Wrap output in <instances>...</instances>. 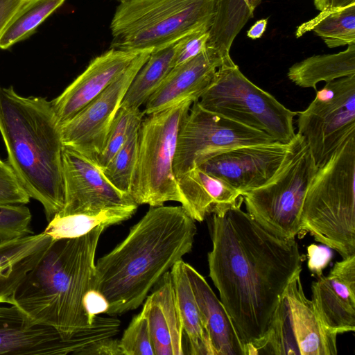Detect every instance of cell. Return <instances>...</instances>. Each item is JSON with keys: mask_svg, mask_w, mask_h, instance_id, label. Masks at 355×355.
<instances>
[{"mask_svg": "<svg viewBox=\"0 0 355 355\" xmlns=\"http://www.w3.org/2000/svg\"><path fill=\"white\" fill-rule=\"evenodd\" d=\"M209 28H202L178 40V46L173 60V68L193 58L207 45Z\"/></svg>", "mask_w": 355, "mask_h": 355, "instance_id": "obj_35", "label": "cell"}, {"mask_svg": "<svg viewBox=\"0 0 355 355\" xmlns=\"http://www.w3.org/2000/svg\"><path fill=\"white\" fill-rule=\"evenodd\" d=\"M242 202L212 214L207 260L209 277L246 355H254L282 294L302 271L304 256L295 239L268 232L241 209Z\"/></svg>", "mask_w": 355, "mask_h": 355, "instance_id": "obj_1", "label": "cell"}, {"mask_svg": "<svg viewBox=\"0 0 355 355\" xmlns=\"http://www.w3.org/2000/svg\"><path fill=\"white\" fill-rule=\"evenodd\" d=\"M185 99L147 114L138 130V153L130 196L137 205L181 202L173 159L180 123L193 103Z\"/></svg>", "mask_w": 355, "mask_h": 355, "instance_id": "obj_7", "label": "cell"}, {"mask_svg": "<svg viewBox=\"0 0 355 355\" xmlns=\"http://www.w3.org/2000/svg\"><path fill=\"white\" fill-rule=\"evenodd\" d=\"M150 53L148 51L140 53L114 82L73 118L61 124L64 146L96 164L123 97Z\"/></svg>", "mask_w": 355, "mask_h": 355, "instance_id": "obj_13", "label": "cell"}, {"mask_svg": "<svg viewBox=\"0 0 355 355\" xmlns=\"http://www.w3.org/2000/svg\"><path fill=\"white\" fill-rule=\"evenodd\" d=\"M355 75V43L333 54L316 55L293 64L288 78L296 85L316 89V85Z\"/></svg>", "mask_w": 355, "mask_h": 355, "instance_id": "obj_25", "label": "cell"}, {"mask_svg": "<svg viewBox=\"0 0 355 355\" xmlns=\"http://www.w3.org/2000/svg\"><path fill=\"white\" fill-rule=\"evenodd\" d=\"M355 3V0H321L318 10L320 11L329 8L343 7Z\"/></svg>", "mask_w": 355, "mask_h": 355, "instance_id": "obj_41", "label": "cell"}, {"mask_svg": "<svg viewBox=\"0 0 355 355\" xmlns=\"http://www.w3.org/2000/svg\"><path fill=\"white\" fill-rule=\"evenodd\" d=\"M30 199L10 166L0 159V204L26 205Z\"/></svg>", "mask_w": 355, "mask_h": 355, "instance_id": "obj_34", "label": "cell"}, {"mask_svg": "<svg viewBox=\"0 0 355 355\" xmlns=\"http://www.w3.org/2000/svg\"><path fill=\"white\" fill-rule=\"evenodd\" d=\"M292 142L237 147L209 158L199 167L223 180L242 196L263 186L276 175Z\"/></svg>", "mask_w": 355, "mask_h": 355, "instance_id": "obj_16", "label": "cell"}, {"mask_svg": "<svg viewBox=\"0 0 355 355\" xmlns=\"http://www.w3.org/2000/svg\"><path fill=\"white\" fill-rule=\"evenodd\" d=\"M83 305L90 324L93 323L96 315L106 313L109 308L105 297L96 289L89 290L85 294Z\"/></svg>", "mask_w": 355, "mask_h": 355, "instance_id": "obj_37", "label": "cell"}, {"mask_svg": "<svg viewBox=\"0 0 355 355\" xmlns=\"http://www.w3.org/2000/svg\"><path fill=\"white\" fill-rule=\"evenodd\" d=\"M146 316L155 355H182L184 334L170 271H167L145 300Z\"/></svg>", "mask_w": 355, "mask_h": 355, "instance_id": "obj_20", "label": "cell"}, {"mask_svg": "<svg viewBox=\"0 0 355 355\" xmlns=\"http://www.w3.org/2000/svg\"><path fill=\"white\" fill-rule=\"evenodd\" d=\"M0 133L7 163L49 222L64 202L61 124L51 102L0 85Z\"/></svg>", "mask_w": 355, "mask_h": 355, "instance_id": "obj_4", "label": "cell"}, {"mask_svg": "<svg viewBox=\"0 0 355 355\" xmlns=\"http://www.w3.org/2000/svg\"><path fill=\"white\" fill-rule=\"evenodd\" d=\"M105 228L100 225L80 237L53 240L27 274L12 305L65 339L87 329L92 324L83 300L89 290L94 289L95 254Z\"/></svg>", "mask_w": 355, "mask_h": 355, "instance_id": "obj_3", "label": "cell"}, {"mask_svg": "<svg viewBox=\"0 0 355 355\" xmlns=\"http://www.w3.org/2000/svg\"><path fill=\"white\" fill-rule=\"evenodd\" d=\"M144 112L140 109H125L120 107L108 132L103 150L96 164L103 169L125 143L132 126L142 121Z\"/></svg>", "mask_w": 355, "mask_h": 355, "instance_id": "obj_31", "label": "cell"}, {"mask_svg": "<svg viewBox=\"0 0 355 355\" xmlns=\"http://www.w3.org/2000/svg\"><path fill=\"white\" fill-rule=\"evenodd\" d=\"M52 241L42 232L0 241V304H12L17 291Z\"/></svg>", "mask_w": 355, "mask_h": 355, "instance_id": "obj_23", "label": "cell"}, {"mask_svg": "<svg viewBox=\"0 0 355 355\" xmlns=\"http://www.w3.org/2000/svg\"><path fill=\"white\" fill-rule=\"evenodd\" d=\"M140 53L110 48L94 58L85 70L51 101L60 124L73 118L114 82Z\"/></svg>", "mask_w": 355, "mask_h": 355, "instance_id": "obj_17", "label": "cell"}, {"mask_svg": "<svg viewBox=\"0 0 355 355\" xmlns=\"http://www.w3.org/2000/svg\"><path fill=\"white\" fill-rule=\"evenodd\" d=\"M275 141L266 133L191 105L179 128L173 159L176 178L209 158L237 147Z\"/></svg>", "mask_w": 355, "mask_h": 355, "instance_id": "obj_12", "label": "cell"}, {"mask_svg": "<svg viewBox=\"0 0 355 355\" xmlns=\"http://www.w3.org/2000/svg\"><path fill=\"white\" fill-rule=\"evenodd\" d=\"M242 2H243V3L244 4V3H243V0H242ZM244 6H245V4H244Z\"/></svg>", "mask_w": 355, "mask_h": 355, "instance_id": "obj_44", "label": "cell"}, {"mask_svg": "<svg viewBox=\"0 0 355 355\" xmlns=\"http://www.w3.org/2000/svg\"><path fill=\"white\" fill-rule=\"evenodd\" d=\"M311 31L329 48L355 43V3L321 10L316 17L297 28L296 37Z\"/></svg>", "mask_w": 355, "mask_h": 355, "instance_id": "obj_28", "label": "cell"}, {"mask_svg": "<svg viewBox=\"0 0 355 355\" xmlns=\"http://www.w3.org/2000/svg\"><path fill=\"white\" fill-rule=\"evenodd\" d=\"M184 268L214 355H246L228 313L205 277L186 262Z\"/></svg>", "mask_w": 355, "mask_h": 355, "instance_id": "obj_22", "label": "cell"}, {"mask_svg": "<svg viewBox=\"0 0 355 355\" xmlns=\"http://www.w3.org/2000/svg\"><path fill=\"white\" fill-rule=\"evenodd\" d=\"M216 0H125L110 24V49L153 51L211 28Z\"/></svg>", "mask_w": 355, "mask_h": 355, "instance_id": "obj_6", "label": "cell"}, {"mask_svg": "<svg viewBox=\"0 0 355 355\" xmlns=\"http://www.w3.org/2000/svg\"><path fill=\"white\" fill-rule=\"evenodd\" d=\"M297 115L296 134L304 139L318 168L355 135V75L326 83Z\"/></svg>", "mask_w": 355, "mask_h": 355, "instance_id": "obj_11", "label": "cell"}, {"mask_svg": "<svg viewBox=\"0 0 355 355\" xmlns=\"http://www.w3.org/2000/svg\"><path fill=\"white\" fill-rule=\"evenodd\" d=\"M300 274L295 275L282 294L254 355L337 354L338 334L321 322L311 300L304 294Z\"/></svg>", "mask_w": 355, "mask_h": 355, "instance_id": "obj_10", "label": "cell"}, {"mask_svg": "<svg viewBox=\"0 0 355 355\" xmlns=\"http://www.w3.org/2000/svg\"><path fill=\"white\" fill-rule=\"evenodd\" d=\"M137 207V204H131L109 207L94 213L55 214L49 221L44 232L52 240L80 237L98 226L107 227L129 219L136 212Z\"/></svg>", "mask_w": 355, "mask_h": 355, "instance_id": "obj_26", "label": "cell"}, {"mask_svg": "<svg viewBox=\"0 0 355 355\" xmlns=\"http://www.w3.org/2000/svg\"><path fill=\"white\" fill-rule=\"evenodd\" d=\"M230 58L224 57L214 47L207 45L200 54L170 71L145 103L143 112L149 114L187 98L198 101L218 69Z\"/></svg>", "mask_w": 355, "mask_h": 355, "instance_id": "obj_19", "label": "cell"}, {"mask_svg": "<svg viewBox=\"0 0 355 355\" xmlns=\"http://www.w3.org/2000/svg\"><path fill=\"white\" fill-rule=\"evenodd\" d=\"M26 0H0V37Z\"/></svg>", "mask_w": 355, "mask_h": 355, "instance_id": "obj_38", "label": "cell"}, {"mask_svg": "<svg viewBox=\"0 0 355 355\" xmlns=\"http://www.w3.org/2000/svg\"><path fill=\"white\" fill-rule=\"evenodd\" d=\"M180 259L171 268L183 332L186 335L189 353L192 355H214L210 339L184 268Z\"/></svg>", "mask_w": 355, "mask_h": 355, "instance_id": "obj_24", "label": "cell"}, {"mask_svg": "<svg viewBox=\"0 0 355 355\" xmlns=\"http://www.w3.org/2000/svg\"><path fill=\"white\" fill-rule=\"evenodd\" d=\"M116 1L121 2V1H125V0H116Z\"/></svg>", "mask_w": 355, "mask_h": 355, "instance_id": "obj_43", "label": "cell"}, {"mask_svg": "<svg viewBox=\"0 0 355 355\" xmlns=\"http://www.w3.org/2000/svg\"><path fill=\"white\" fill-rule=\"evenodd\" d=\"M313 1H314V4H315L316 8L318 9V8L320 5L321 0H313Z\"/></svg>", "mask_w": 355, "mask_h": 355, "instance_id": "obj_42", "label": "cell"}, {"mask_svg": "<svg viewBox=\"0 0 355 355\" xmlns=\"http://www.w3.org/2000/svg\"><path fill=\"white\" fill-rule=\"evenodd\" d=\"M267 24V19H261L257 21L255 24L248 31L247 36L252 40L261 37L266 31Z\"/></svg>", "mask_w": 355, "mask_h": 355, "instance_id": "obj_40", "label": "cell"}, {"mask_svg": "<svg viewBox=\"0 0 355 355\" xmlns=\"http://www.w3.org/2000/svg\"><path fill=\"white\" fill-rule=\"evenodd\" d=\"M98 340L92 327L63 338L55 329L34 322L15 306L0 304V354L83 355Z\"/></svg>", "mask_w": 355, "mask_h": 355, "instance_id": "obj_14", "label": "cell"}, {"mask_svg": "<svg viewBox=\"0 0 355 355\" xmlns=\"http://www.w3.org/2000/svg\"><path fill=\"white\" fill-rule=\"evenodd\" d=\"M197 229L182 206L150 207L96 263L94 289L120 315L138 308L161 277L191 251Z\"/></svg>", "mask_w": 355, "mask_h": 355, "instance_id": "obj_2", "label": "cell"}, {"mask_svg": "<svg viewBox=\"0 0 355 355\" xmlns=\"http://www.w3.org/2000/svg\"><path fill=\"white\" fill-rule=\"evenodd\" d=\"M119 344L123 355H155L148 320L142 311L132 318Z\"/></svg>", "mask_w": 355, "mask_h": 355, "instance_id": "obj_32", "label": "cell"}, {"mask_svg": "<svg viewBox=\"0 0 355 355\" xmlns=\"http://www.w3.org/2000/svg\"><path fill=\"white\" fill-rule=\"evenodd\" d=\"M84 355H123L119 340L113 338L103 340L89 347Z\"/></svg>", "mask_w": 355, "mask_h": 355, "instance_id": "obj_39", "label": "cell"}, {"mask_svg": "<svg viewBox=\"0 0 355 355\" xmlns=\"http://www.w3.org/2000/svg\"><path fill=\"white\" fill-rule=\"evenodd\" d=\"M182 206L194 220L220 214L243 201L241 194L223 180L195 167L176 178Z\"/></svg>", "mask_w": 355, "mask_h": 355, "instance_id": "obj_21", "label": "cell"}, {"mask_svg": "<svg viewBox=\"0 0 355 355\" xmlns=\"http://www.w3.org/2000/svg\"><path fill=\"white\" fill-rule=\"evenodd\" d=\"M178 46V41L151 52L129 86L121 107L139 109L145 104L173 69V60Z\"/></svg>", "mask_w": 355, "mask_h": 355, "instance_id": "obj_27", "label": "cell"}, {"mask_svg": "<svg viewBox=\"0 0 355 355\" xmlns=\"http://www.w3.org/2000/svg\"><path fill=\"white\" fill-rule=\"evenodd\" d=\"M32 215L22 204H0V241L33 234Z\"/></svg>", "mask_w": 355, "mask_h": 355, "instance_id": "obj_33", "label": "cell"}, {"mask_svg": "<svg viewBox=\"0 0 355 355\" xmlns=\"http://www.w3.org/2000/svg\"><path fill=\"white\" fill-rule=\"evenodd\" d=\"M304 139L296 134L276 175L266 184L242 195L246 212L270 233L295 239L303 233L302 209L316 171Z\"/></svg>", "mask_w": 355, "mask_h": 355, "instance_id": "obj_9", "label": "cell"}, {"mask_svg": "<svg viewBox=\"0 0 355 355\" xmlns=\"http://www.w3.org/2000/svg\"><path fill=\"white\" fill-rule=\"evenodd\" d=\"M333 256L332 249L325 245H309L307 247V266L311 273L318 278L323 276V270L329 264Z\"/></svg>", "mask_w": 355, "mask_h": 355, "instance_id": "obj_36", "label": "cell"}, {"mask_svg": "<svg viewBox=\"0 0 355 355\" xmlns=\"http://www.w3.org/2000/svg\"><path fill=\"white\" fill-rule=\"evenodd\" d=\"M141 121L132 126L122 147L102 169L110 183L129 196L137 160L138 130Z\"/></svg>", "mask_w": 355, "mask_h": 355, "instance_id": "obj_30", "label": "cell"}, {"mask_svg": "<svg viewBox=\"0 0 355 355\" xmlns=\"http://www.w3.org/2000/svg\"><path fill=\"white\" fill-rule=\"evenodd\" d=\"M303 233L337 251L355 254V135L318 168L305 194Z\"/></svg>", "mask_w": 355, "mask_h": 355, "instance_id": "obj_5", "label": "cell"}, {"mask_svg": "<svg viewBox=\"0 0 355 355\" xmlns=\"http://www.w3.org/2000/svg\"><path fill=\"white\" fill-rule=\"evenodd\" d=\"M65 0H26L0 37V49H8L28 38Z\"/></svg>", "mask_w": 355, "mask_h": 355, "instance_id": "obj_29", "label": "cell"}, {"mask_svg": "<svg viewBox=\"0 0 355 355\" xmlns=\"http://www.w3.org/2000/svg\"><path fill=\"white\" fill-rule=\"evenodd\" d=\"M204 109L261 131L275 141L292 142L297 112L252 83L230 58L218 69L198 101Z\"/></svg>", "mask_w": 355, "mask_h": 355, "instance_id": "obj_8", "label": "cell"}, {"mask_svg": "<svg viewBox=\"0 0 355 355\" xmlns=\"http://www.w3.org/2000/svg\"><path fill=\"white\" fill-rule=\"evenodd\" d=\"M315 311L322 324L338 334L355 330V254L334 263L327 276L311 284Z\"/></svg>", "mask_w": 355, "mask_h": 355, "instance_id": "obj_18", "label": "cell"}, {"mask_svg": "<svg viewBox=\"0 0 355 355\" xmlns=\"http://www.w3.org/2000/svg\"><path fill=\"white\" fill-rule=\"evenodd\" d=\"M62 173L64 202L57 214L60 216L94 213L136 204L130 196L110 183L96 164L65 146L62 150Z\"/></svg>", "mask_w": 355, "mask_h": 355, "instance_id": "obj_15", "label": "cell"}]
</instances>
